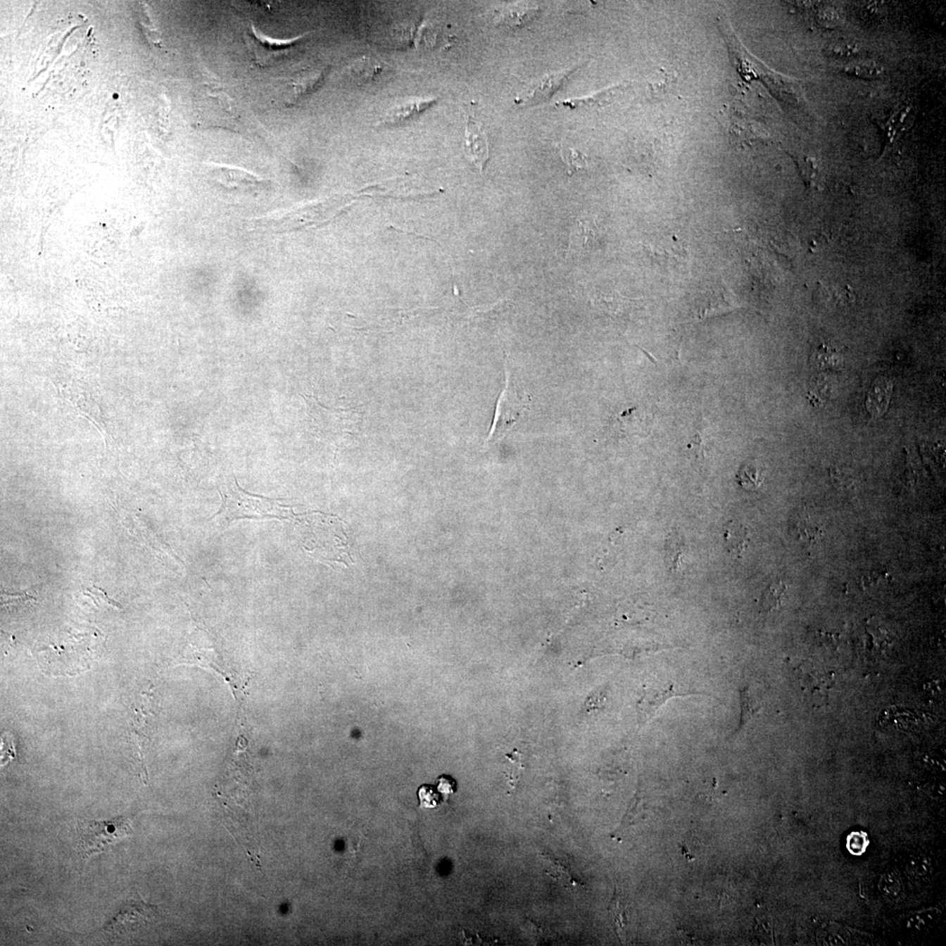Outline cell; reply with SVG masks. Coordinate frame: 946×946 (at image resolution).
Listing matches in <instances>:
<instances>
[{"label": "cell", "instance_id": "obj_1", "mask_svg": "<svg viewBox=\"0 0 946 946\" xmlns=\"http://www.w3.org/2000/svg\"><path fill=\"white\" fill-rule=\"evenodd\" d=\"M223 500L221 510L214 518L230 524L239 519H263L275 518L293 521L298 517L293 511L291 505L283 500L268 499L253 496L240 488L237 483H229L220 490Z\"/></svg>", "mask_w": 946, "mask_h": 946}, {"label": "cell", "instance_id": "obj_2", "mask_svg": "<svg viewBox=\"0 0 946 946\" xmlns=\"http://www.w3.org/2000/svg\"><path fill=\"white\" fill-rule=\"evenodd\" d=\"M132 833L130 821L123 816L108 821L78 822L79 847L82 858L108 850L111 845Z\"/></svg>", "mask_w": 946, "mask_h": 946}, {"label": "cell", "instance_id": "obj_3", "mask_svg": "<svg viewBox=\"0 0 946 946\" xmlns=\"http://www.w3.org/2000/svg\"><path fill=\"white\" fill-rule=\"evenodd\" d=\"M307 403L315 426L314 429L319 435L336 440L346 435H357L360 431L364 418V412L360 408L331 410L322 407L315 397L311 396H307Z\"/></svg>", "mask_w": 946, "mask_h": 946}, {"label": "cell", "instance_id": "obj_4", "mask_svg": "<svg viewBox=\"0 0 946 946\" xmlns=\"http://www.w3.org/2000/svg\"><path fill=\"white\" fill-rule=\"evenodd\" d=\"M529 403L530 397H521L515 392L511 384L510 372L506 368V385L497 401L496 415L487 443L499 440L510 431L512 426L529 407Z\"/></svg>", "mask_w": 946, "mask_h": 946}, {"label": "cell", "instance_id": "obj_5", "mask_svg": "<svg viewBox=\"0 0 946 946\" xmlns=\"http://www.w3.org/2000/svg\"><path fill=\"white\" fill-rule=\"evenodd\" d=\"M701 694L681 691L674 683L661 684L657 687H648L641 693L636 702L637 722L640 729L650 722L662 707L670 700L677 697H687L690 695Z\"/></svg>", "mask_w": 946, "mask_h": 946}, {"label": "cell", "instance_id": "obj_6", "mask_svg": "<svg viewBox=\"0 0 946 946\" xmlns=\"http://www.w3.org/2000/svg\"><path fill=\"white\" fill-rule=\"evenodd\" d=\"M211 177L216 184L230 191L250 192L257 191L266 185V181L259 175L242 168L215 164L210 171Z\"/></svg>", "mask_w": 946, "mask_h": 946}, {"label": "cell", "instance_id": "obj_7", "mask_svg": "<svg viewBox=\"0 0 946 946\" xmlns=\"http://www.w3.org/2000/svg\"><path fill=\"white\" fill-rule=\"evenodd\" d=\"M463 150L465 157L483 173L489 160V146L486 135L471 115L467 116Z\"/></svg>", "mask_w": 946, "mask_h": 946}, {"label": "cell", "instance_id": "obj_8", "mask_svg": "<svg viewBox=\"0 0 946 946\" xmlns=\"http://www.w3.org/2000/svg\"><path fill=\"white\" fill-rule=\"evenodd\" d=\"M572 72L573 71H565V72L548 75L542 81H540L539 84L536 85L532 91L525 95H521L517 99H515V103L519 106H531L548 101L559 89L565 84Z\"/></svg>", "mask_w": 946, "mask_h": 946}, {"label": "cell", "instance_id": "obj_9", "mask_svg": "<svg viewBox=\"0 0 946 946\" xmlns=\"http://www.w3.org/2000/svg\"><path fill=\"white\" fill-rule=\"evenodd\" d=\"M650 252L659 266L665 268H675L687 260L686 250L675 238L660 239L650 246Z\"/></svg>", "mask_w": 946, "mask_h": 946}, {"label": "cell", "instance_id": "obj_10", "mask_svg": "<svg viewBox=\"0 0 946 946\" xmlns=\"http://www.w3.org/2000/svg\"><path fill=\"white\" fill-rule=\"evenodd\" d=\"M435 99H414L410 101L399 103L390 110L383 123L396 125L405 123L414 118L420 116L422 113L435 105Z\"/></svg>", "mask_w": 946, "mask_h": 946}, {"label": "cell", "instance_id": "obj_11", "mask_svg": "<svg viewBox=\"0 0 946 946\" xmlns=\"http://www.w3.org/2000/svg\"><path fill=\"white\" fill-rule=\"evenodd\" d=\"M597 238V228L589 218L580 217L572 228L569 238V252L583 254L593 246Z\"/></svg>", "mask_w": 946, "mask_h": 946}, {"label": "cell", "instance_id": "obj_12", "mask_svg": "<svg viewBox=\"0 0 946 946\" xmlns=\"http://www.w3.org/2000/svg\"><path fill=\"white\" fill-rule=\"evenodd\" d=\"M893 386V382L885 377L878 378L871 386L866 406L872 417H880L887 411Z\"/></svg>", "mask_w": 946, "mask_h": 946}, {"label": "cell", "instance_id": "obj_13", "mask_svg": "<svg viewBox=\"0 0 946 946\" xmlns=\"http://www.w3.org/2000/svg\"><path fill=\"white\" fill-rule=\"evenodd\" d=\"M726 549L733 558L740 559L743 557L745 551L747 550L749 543V532L746 526L740 524L739 522H730L726 526L725 533Z\"/></svg>", "mask_w": 946, "mask_h": 946}, {"label": "cell", "instance_id": "obj_14", "mask_svg": "<svg viewBox=\"0 0 946 946\" xmlns=\"http://www.w3.org/2000/svg\"><path fill=\"white\" fill-rule=\"evenodd\" d=\"M538 9L535 6H530L526 4H518L508 6L501 13L498 23L500 26L508 27H519L525 26L526 24L531 23L537 15Z\"/></svg>", "mask_w": 946, "mask_h": 946}, {"label": "cell", "instance_id": "obj_15", "mask_svg": "<svg viewBox=\"0 0 946 946\" xmlns=\"http://www.w3.org/2000/svg\"><path fill=\"white\" fill-rule=\"evenodd\" d=\"M321 77V71L306 70L296 74L289 82V103H296L302 96L313 91Z\"/></svg>", "mask_w": 946, "mask_h": 946}, {"label": "cell", "instance_id": "obj_16", "mask_svg": "<svg viewBox=\"0 0 946 946\" xmlns=\"http://www.w3.org/2000/svg\"><path fill=\"white\" fill-rule=\"evenodd\" d=\"M609 912L614 919L619 940L622 943H625L628 935L629 914L626 905L622 901L621 895L618 893L617 886L615 887L614 897L609 905Z\"/></svg>", "mask_w": 946, "mask_h": 946}, {"label": "cell", "instance_id": "obj_17", "mask_svg": "<svg viewBox=\"0 0 946 946\" xmlns=\"http://www.w3.org/2000/svg\"><path fill=\"white\" fill-rule=\"evenodd\" d=\"M687 552L688 548L681 537L673 536L669 538L665 547V560L670 571H681Z\"/></svg>", "mask_w": 946, "mask_h": 946}, {"label": "cell", "instance_id": "obj_18", "mask_svg": "<svg viewBox=\"0 0 946 946\" xmlns=\"http://www.w3.org/2000/svg\"><path fill=\"white\" fill-rule=\"evenodd\" d=\"M844 73L849 77L863 80H874L883 76L884 69L880 64L872 61H859L847 64L844 68Z\"/></svg>", "mask_w": 946, "mask_h": 946}, {"label": "cell", "instance_id": "obj_19", "mask_svg": "<svg viewBox=\"0 0 946 946\" xmlns=\"http://www.w3.org/2000/svg\"><path fill=\"white\" fill-rule=\"evenodd\" d=\"M940 916L941 912L938 909L919 910V912L910 914L906 921V926L910 931H926L936 924Z\"/></svg>", "mask_w": 946, "mask_h": 946}, {"label": "cell", "instance_id": "obj_20", "mask_svg": "<svg viewBox=\"0 0 946 946\" xmlns=\"http://www.w3.org/2000/svg\"><path fill=\"white\" fill-rule=\"evenodd\" d=\"M910 109L908 106H902L901 108L895 111L890 118L886 121L884 125L885 137L888 142H893L898 138L901 132L904 130L910 113Z\"/></svg>", "mask_w": 946, "mask_h": 946}, {"label": "cell", "instance_id": "obj_21", "mask_svg": "<svg viewBox=\"0 0 946 946\" xmlns=\"http://www.w3.org/2000/svg\"><path fill=\"white\" fill-rule=\"evenodd\" d=\"M907 872L914 880H929L933 872V862L926 855H914L909 859L908 864H907Z\"/></svg>", "mask_w": 946, "mask_h": 946}, {"label": "cell", "instance_id": "obj_22", "mask_svg": "<svg viewBox=\"0 0 946 946\" xmlns=\"http://www.w3.org/2000/svg\"><path fill=\"white\" fill-rule=\"evenodd\" d=\"M879 890L885 897L890 900H898L904 894V883L902 878L895 871L885 873L879 881Z\"/></svg>", "mask_w": 946, "mask_h": 946}, {"label": "cell", "instance_id": "obj_23", "mask_svg": "<svg viewBox=\"0 0 946 946\" xmlns=\"http://www.w3.org/2000/svg\"><path fill=\"white\" fill-rule=\"evenodd\" d=\"M787 588L786 583L782 580L772 583L762 594L761 600L762 610L769 612L779 607L782 605Z\"/></svg>", "mask_w": 946, "mask_h": 946}, {"label": "cell", "instance_id": "obj_24", "mask_svg": "<svg viewBox=\"0 0 946 946\" xmlns=\"http://www.w3.org/2000/svg\"><path fill=\"white\" fill-rule=\"evenodd\" d=\"M763 476L757 465L745 464L737 473V482L745 489H756L762 485Z\"/></svg>", "mask_w": 946, "mask_h": 946}, {"label": "cell", "instance_id": "obj_25", "mask_svg": "<svg viewBox=\"0 0 946 946\" xmlns=\"http://www.w3.org/2000/svg\"><path fill=\"white\" fill-rule=\"evenodd\" d=\"M740 695L741 713L740 726L737 731L741 730L744 725H746L747 722L754 717L755 713L757 712L759 709L758 702L752 696L750 691H749L748 686H744L743 687H741L740 689Z\"/></svg>", "mask_w": 946, "mask_h": 946}, {"label": "cell", "instance_id": "obj_26", "mask_svg": "<svg viewBox=\"0 0 946 946\" xmlns=\"http://www.w3.org/2000/svg\"><path fill=\"white\" fill-rule=\"evenodd\" d=\"M417 797L421 807L434 809L440 804L441 797L439 790L429 784H424L418 788Z\"/></svg>", "mask_w": 946, "mask_h": 946}, {"label": "cell", "instance_id": "obj_27", "mask_svg": "<svg viewBox=\"0 0 946 946\" xmlns=\"http://www.w3.org/2000/svg\"><path fill=\"white\" fill-rule=\"evenodd\" d=\"M562 157L567 164L569 173H573L587 166V157L583 153L571 148L562 149Z\"/></svg>", "mask_w": 946, "mask_h": 946}, {"label": "cell", "instance_id": "obj_28", "mask_svg": "<svg viewBox=\"0 0 946 946\" xmlns=\"http://www.w3.org/2000/svg\"><path fill=\"white\" fill-rule=\"evenodd\" d=\"M842 14L837 8L833 6L824 7L816 14V21L823 27L833 28L838 26L842 23Z\"/></svg>", "mask_w": 946, "mask_h": 946}, {"label": "cell", "instance_id": "obj_29", "mask_svg": "<svg viewBox=\"0 0 946 946\" xmlns=\"http://www.w3.org/2000/svg\"><path fill=\"white\" fill-rule=\"evenodd\" d=\"M799 168L802 174L805 181L808 182V185L814 184L819 178V165L814 158L809 156H802L799 159Z\"/></svg>", "mask_w": 946, "mask_h": 946}, {"label": "cell", "instance_id": "obj_30", "mask_svg": "<svg viewBox=\"0 0 946 946\" xmlns=\"http://www.w3.org/2000/svg\"><path fill=\"white\" fill-rule=\"evenodd\" d=\"M858 46L852 43H836L826 49V55L833 58H848L857 55Z\"/></svg>", "mask_w": 946, "mask_h": 946}, {"label": "cell", "instance_id": "obj_31", "mask_svg": "<svg viewBox=\"0 0 946 946\" xmlns=\"http://www.w3.org/2000/svg\"><path fill=\"white\" fill-rule=\"evenodd\" d=\"M436 784L437 790L441 795H450L457 790L456 781L450 776L443 775L439 776L436 781Z\"/></svg>", "mask_w": 946, "mask_h": 946}, {"label": "cell", "instance_id": "obj_32", "mask_svg": "<svg viewBox=\"0 0 946 946\" xmlns=\"http://www.w3.org/2000/svg\"><path fill=\"white\" fill-rule=\"evenodd\" d=\"M605 693L604 690H598L588 698L586 702V707L589 711L600 709L604 707L605 701Z\"/></svg>", "mask_w": 946, "mask_h": 946}]
</instances>
